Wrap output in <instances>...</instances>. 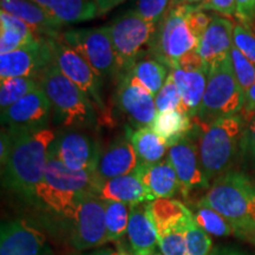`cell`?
<instances>
[{"label":"cell","mask_w":255,"mask_h":255,"mask_svg":"<svg viewBox=\"0 0 255 255\" xmlns=\"http://www.w3.org/2000/svg\"><path fill=\"white\" fill-rule=\"evenodd\" d=\"M240 116L245 122H250L255 116V84L245 94V102Z\"/></svg>","instance_id":"7bdbcfd3"},{"label":"cell","mask_w":255,"mask_h":255,"mask_svg":"<svg viewBox=\"0 0 255 255\" xmlns=\"http://www.w3.org/2000/svg\"><path fill=\"white\" fill-rule=\"evenodd\" d=\"M237 1V18L240 24L250 28L255 18V0H235Z\"/></svg>","instance_id":"60d3db41"},{"label":"cell","mask_w":255,"mask_h":255,"mask_svg":"<svg viewBox=\"0 0 255 255\" xmlns=\"http://www.w3.org/2000/svg\"><path fill=\"white\" fill-rule=\"evenodd\" d=\"M116 58V78H123L138 62L154 36L156 25L143 19L133 9L108 25Z\"/></svg>","instance_id":"52a82bcc"},{"label":"cell","mask_w":255,"mask_h":255,"mask_svg":"<svg viewBox=\"0 0 255 255\" xmlns=\"http://www.w3.org/2000/svg\"><path fill=\"white\" fill-rule=\"evenodd\" d=\"M117 252H119V254L117 255H133L131 253V251H130V248H126L124 246H122V244H120L119 248H117Z\"/></svg>","instance_id":"f907efd6"},{"label":"cell","mask_w":255,"mask_h":255,"mask_svg":"<svg viewBox=\"0 0 255 255\" xmlns=\"http://www.w3.org/2000/svg\"><path fill=\"white\" fill-rule=\"evenodd\" d=\"M101 182L95 170H71L50 150L45 173L34 191L33 201L49 212L70 220L82 196L96 194Z\"/></svg>","instance_id":"7a4b0ae2"},{"label":"cell","mask_w":255,"mask_h":255,"mask_svg":"<svg viewBox=\"0 0 255 255\" xmlns=\"http://www.w3.org/2000/svg\"><path fill=\"white\" fill-rule=\"evenodd\" d=\"M0 138H1L0 139V163H1V168H2L6 164V162H7L9 151H11V146H12L11 133H9L7 129L2 128Z\"/></svg>","instance_id":"f6af8a7d"},{"label":"cell","mask_w":255,"mask_h":255,"mask_svg":"<svg viewBox=\"0 0 255 255\" xmlns=\"http://www.w3.org/2000/svg\"><path fill=\"white\" fill-rule=\"evenodd\" d=\"M72 222L70 242L75 251L84 252L107 244L104 200L96 194H85L78 201Z\"/></svg>","instance_id":"7c38bea8"},{"label":"cell","mask_w":255,"mask_h":255,"mask_svg":"<svg viewBox=\"0 0 255 255\" xmlns=\"http://www.w3.org/2000/svg\"><path fill=\"white\" fill-rule=\"evenodd\" d=\"M253 30H254V33H255V18H254V21H253Z\"/></svg>","instance_id":"f5cc1de1"},{"label":"cell","mask_w":255,"mask_h":255,"mask_svg":"<svg viewBox=\"0 0 255 255\" xmlns=\"http://www.w3.org/2000/svg\"><path fill=\"white\" fill-rule=\"evenodd\" d=\"M155 104L157 113H167V111H181L187 114L186 108L182 103L180 91L175 84L173 76L169 73L167 81L161 88V90L155 96ZM188 115V114H187Z\"/></svg>","instance_id":"836d02e7"},{"label":"cell","mask_w":255,"mask_h":255,"mask_svg":"<svg viewBox=\"0 0 255 255\" xmlns=\"http://www.w3.org/2000/svg\"><path fill=\"white\" fill-rule=\"evenodd\" d=\"M52 51L53 64L64 76L75 83L95 105L96 110H100L102 119L109 117L102 95L101 77L81 56L65 44L60 37L47 38Z\"/></svg>","instance_id":"8fae6325"},{"label":"cell","mask_w":255,"mask_h":255,"mask_svg":"<svg viewBox=\"0 0 255 255\" xmlns=\"http://www.w3.org/2000/svg\"><path fill=\"white\" fill-rule=\"evenodd\" d=\"M233 45L255 65V33L241 24L234 25Z\"/></svg>","instance_id":"74e56055"},{"label":"cell","mask_w":255,"mask_h":255,"mask_svg":"<svg viewBox=\"0 0 255 255\" xmlns=\"http://www.w3.org/2000/svg\"><path fill=\"white\" fill-rule=\"evenodd\" d=\"M0 5L1 11L14 15L27 24L36 37H59L58 32L63 24L32 0H0Z\"/></svg>","instance_id":"7402d4cb"},{"label":"cell","mask_w":255,"mask_h":255,"mask_svg":"<svg viewBox=\"0 0 255 255\" xmlns=\"http://www.w3.org/2000/svg\"><path fill=\"white\" fill-rule=\"evenodd\" d=\"M214 17L215 15H209L206 11L199 9L196 7V5H189L186 17L187 24L190 28L191 33L199 39V41Z\"/></svg>","instance_id":"f35d334b"},{"label":"cell","mask_w":255,"mask_h":255,"mask_svg":"<svg viewBox=\"0 0 255 255\" xmlns=\"http://www.w3.org/2000/svg\"><path fill=\"white\" fill-rule=\"evenodd\" d=\"M174 68L186 70V71H194V70H203V69L209 70L206 66V64L203 63V60L201 59V57L199 56V53H197L196 50L190 51V52H188L187 55H184L182 58L178 59V62L176 63V65H175Z\"/></svg>","instance_id":"b9f144b4"},{"label":"cell","mask_w":255,"mask_h":255,"mask_svg":"<svg viewBox=\"0 0 255 255\" xmlns=\"http://www.w3.org/2000/svg\"><path fill=\"white\" fill-rule=\"evenodd\" d=\"M202 0H170V7L174 6H181V5H197Z\"/></svg>","instance_id":"681fc988"},{"label":"cell","mask_w":255,"mask_h":255,"mask_svg":"<svg viewBox=\"0 0 255 255\" xmlns=\"http://www.w3.org/2000/svg\"><path fill=\"white\" fill-rule=\"evenodd\" d=\"M244 122L240 115L220 119L206 127L194 122L191 130L196 137L201 164L210 184L231 171L239 149L242 148Z\"/></svg>","instance_id":"3957f363"},{"label":"cell","mask_w":255,"mask_h":255,"mask_svg":"<svg viewBox=\"0 0 255 255\" xmlns=\"http://www.w3.org/2000/svg\"><path fill=\"white\" fill-rule=\"evenodd\" d=\"M96 195L104 201H115L129 206L150 202L144 186L135 173L102 181Z\"/></svg>","instance_id":"cb8c5ba5"},{"label":"cell","mask_w":255,"mask_h":255,"mask_svg":"<svg viewBox=\"0 0 255 255\" xmlns=\"http://www.w3.org/2000/svg\"><path fill=\"white\" fill-rule=\"evenodd\" d=\"M115 101L133 129L150 127L157 115L155 97L130 72L119 81Z\"/></svg>","instance_id":"5bb4252c"},{"label":"cell","mask_w":255,"mask_h":255,"mask_svg":"<svg viewBox=\"0 0 255 255\" xmlns=\"http://www.w3.org/2000/svg\"><path fill=\"white\" fill-rule=\"evenodd\" d=\"M208 71L209 70L207 69L194 71H186L177 68L170 69L171 76L182 98V103L191 120L195 119L202 104L208 82Z\"/></svg>","instance_id":"d4e9b609"},{"label":"cell","mask_w":255,"mask_h":255,"mask_svg":"<svg viewBox=\"0 0 255 255\" xmlns=\"http://www.w3.org/2000/svg\"><path fill=\"white\" fill-rule=\"evenodd\" d=\"M242 148L255 157V116L248 122L242 137Z\"/></svg>","instance_id":"ee69618b"},{"label":"cell","mask_w":255,"mask_h":255,"mask_svg":"<svg viewBox=\"0 0 255 255\" xmlns=\"http://www.w3.org/2000/svg\"><path fill=\"white\" fill-rule=\"evenodd\" d=\"M60 38L75 50L101 78L116 77V58L109 26L71 28L63 32Z\"/></svg>","instance_id":"30bf717a"},{"label":"cell","mask_w":255,"mask_h":255,"mask_svg":"<svg viewBox=\"0 0 255 255\" xmlns=\"http://www.w3.org/2000/svg\"><path fill=\"white\" fill-rule=\"evenodd\" d=\"M167 159L177 175L183 196H188L191 190L210 187L201 164L196 137L193 130L187 137L169 148Z\"/></svg>","instance_id":"9a60e30c"},{"label":"cell","mask_w":255,"mask_h":255,"mask_svg":"<svg viewBox=\"0 0 255 255\" xmlns=\"http://www.w3.org/2000/svg\"><path fill=\"white\" fill-rule=\"evenodd\" d=\"M168 66L158 62L155 58L141 59L135 64L130 73L142 87H144L150 94L154 96L161 90L163 84L167 81L169 73Z\"/></svg>","instance_id":"f546056e"},{"label":"cell","mask_w":255,"mask_h":255,"mask_svg":"<svg viewBox=\"0 0 255 255\" xmlns=\"http://www.w3.org/2000/svg\"><path fill=\"white\" fill-rule=\"evenodd\" d=\"M170 7V0H136L135 7L137 12L144 20L157 25L163 15Z\"/></svg>","instance_id":"8d00e7d4"},{"label":"cell","mask_w":255,"mask_h":255,"mask_svg":"<svg viewBox=\"0 0 255 255\" xmlns=\"http://www.w3.org/2000/svg\"><path fill=\"white\" fill-rule=\"evenodd\" d=\"M233 32L234 24L227 18L215 15L212 23L207 27L197 45V53L210 68L231 55L233 46Z\"/></svg>","instance_id":"ffe728a7"},{"label":"cell","mask_w":255,"mask_h":255,"mask_svg":"<svg viewBox=\"0 0 255 255\" xmlns=\"http://www.w3.org/2000/svg\"><path fill=\"white\" fill-rule=\"evenodd\" d=\"M92 1L95 2L96 7H97L98 15H101L108 13V12L117 7L126 0H92Z\"/></svg>","instance_id":"bcb514c9"},{"label":"cell","mask_w":255,"mask_h":255,"mask_svg":"<svg viewBox=\"0 0 255 255\" xmlns=\"http://www.w3.org/2000/svg\"><path fill=\"white\" fill-rule=\"evenodd\" d=\"M193 213L194 220L203 231L209 235L223 238L231 237L232 234H237L233 226L215 209L210 208L205 202L199 201L194 209H190Z\"/></svg>","instance_id":"4dcf8cb0"},{"label":"cell","mask_w":255,"mask_h":255,"mask_svg":"<svg viewBox=\"0 0 255 255\" xmlns=\"http://www.w3.org/2000/svg\"><path fill=\"white\" fill-rule=\"evenodd\" d=\"M133 173L144 186L150 202L158 199H173L181 193L177 175L167 158L154 164L139 163Z\"/></svg>","instance_id":"44dd1931"},{"label":"cell","mask_w":255,"mask_h":255,"mask_svg":"<svg viewBox=\"0 0 255 255\" xmlns=\"http://www.w3.org/2000/svg\"><path fill=\"white\" fill-rule=\"evenodd\" d=\"M213 242L209 234L193 219L186 234V255H210Z\"/></svg>","instance_id":"d590c367"},{"label":"cell","mask_w":255,"mask_h":255,"mask_svg":"<svg viewBox=\"0 0 255 255\" xmlns=\"http://www.w3.org/2000/svg\"><path fill=\"white\" fill-rule=\"evenodd\" d=\"M37 39L23 20L0 11V55L18 50Z\"/></svg>","instance_id":"83f0119b"},{"label":"cell","mask_w":255,"mask_h":255,"mask_svg":"<svg viewBox=\"0 0 255 255\" xmlns=\"http://www.w3.org/2000/svg\"><path fill=\"white\" fill-rule=\"evenodd\" d=\"M126 136L131 143L139 163L154 164L163 161L168 155L169 146L150 127L133 129L126 128Z\"/></svg>","instance_id":"484cf974"},{"label":"cell","mask_w":255,"mask_h":255,"mask_svg":"<svg viewBox=\"0 0 255 255\" xmlns=\"http://www.w3.org/2000/svg\"><path fill=\"white\" fill-rule=\"evenodd\" d=\"M210 255H247V254L242 253V252L238 250H234V248L220 247V248H215V250L210 253Z\"/></svg>","instance_id":"7dc6e473"},{"label":"cell","mask_w":255,"mask_h":255,"mask_svg":"<svg viewBox=\"0 0 255 255\" xmlns=\"http://www.w3.org/2000/svg\"><path fill=\"white\" fill-rule=\"evenodd\" d=\"M0 255H52V250L40 229L18 219L1 225Z\"/></svg>","instance_id":"e0dca14e"},{"label":"cell","mask_w":255,"mask_h":255,"mask_svg":"<svg viewBox=\"0 0 255 255\" xmlns=\"http://www.w3.org/2000/svg\"><path fill=\"white\" fill-rule=\"evenodd\" d=\"M162 255H186V234L194 216L181 201L158 199L149 202Z\"/></svg>","instance_id":"9c48e42d"},{"label":"cell","mask_w":255,"mask_h":255,"mask_svg":"<svg viewBox=\"0 0 255 255\" xmlns=\"http://www.w3.org/2000/svg\"><path fill=\"white\" fill-rule=\"evenodd\" d=\"M51 104L40 87L1 111L2 128L11 130H36L47 127Z\"/></svg>","instance_id":"ac0fdd59"},{"label":"cell","mask_w":255,"mask_h":255,"mask_svg":"<svg viewBox=\"0 0 255 255\" xmlns=\"http://www.w3.org/2000/svg\"><path fill=\"white\" fill-rule=\"evenodd\" d=\"M233 226L239 235L255 232V183L240 171H228L210 184L201 199Z\"/></svg>","instance_id":"277c9868"},{"label":"cell","mask_w":255,"mask_h":255,"mask_svg":"<svg viewBox=\"0 0 255 255\" xmlns=\"http://www.w3.org/2000/svg\"><path fill=\"white\" fill-rule=\"evenodd\" d=\"M196 7L202 11H213L223 15L232 17L237 14V1L235 0H202Z\"/></svg>","instance_id":"ab89813d"},{"label":"cell","mask_w":255,"mask_h":255,"mask_svg":"<svg viewBox=\"0 0 255 255\" xmlns=\"http://www.w3.org/2000/svg\"><path fill=\"white\" fill-rule=\"evenodd\" d=\"M105 225L109 242H119L127 234L130 220V206L115 201H104Z\"/></svg>","instance_id":"1f68e13d"},{"label":"cell","mask_w":255,"mask_h":255,"mask_svg":"<svg viewBox=\"0 0 255 255\" xmlns=\"http://www.w3.org/2000/svg\"><path fill=\"white\" fill-rule=\"evenodd\" d=\"M102 149L100 144L79 130H66L56 136L51 152L69 169L75 171L96 170Z\"/></svg>","instance_id":"4fadbf2b"},{"label":"cell","mask_w":255,"mask_h":255,"mask_svg":"<svg viewBox=\"0 0 255 255\" xmlns=\"http://www.w3.org/2000/svg\"><path fill=\"white\" fill-rule=\"evenodd\" d=\"M34 78L49 100L55 121L59 126L79 128L95 122V105L55 64H50Z\"/></svg>","instance_id":"5b68a950"},{"label":"cell","mask_w":255,"mask_h":255,"mask_svg":"<svg viewBox=\"0 0 255 255\" xmlns=\"http://www.w3.org/2000/svg\"><path fill=\"white\" fill-rule=\"evenodd\" d=\"M231 62L235 78H237L242 91L246 94L255 84V65L242 55L234 45L232 46L231 50Z\"/></svg>","instance_id":"e575fe53"},{"label":"cell","mask_w":255,"mask_h":255,"mask_svg":"<svg viewBox=\"0 0 255 255\" xmlns=\"http://www.w3.org/2000/svg\"><path fill=\"white\" fill-rule=\"evenodd\" d=\"M154 255H162V254H154Z\"/></svg>","instance_id":"db71d44e"},{"label":"cell","mask_w":255,"mask_h":255,"mask_svg":"<svg viewBox=\"0 0 255 255\" xmlns=\"http://www.w3.org/2000/svg\"><path fill=\"white\" fill-rule=\"evenodd\" d=\"M189 5L169 7L167 13L156 25L149 44V55L168 68L173 69L178 59L190 51L196 50L199 39L191 33L187 24Z\"/></svg>","instance_id":"ba28073f"},{"label":"cell","mask_w":255,"mask_h":255,"mask_svg":"<svg viewBox=\"0 0 255 255\" xmlns=\"http://www.w3.org/2000/svg\"><path fill=\"white\" fill-rule=\"evenodd\" d=\"M138 164L135 149L124 135L115 138L101 151L95 171L101 181H107L133 173Z\"/></svg>","instance_id":"d6986e66"},{"label":"cell","mask_w":255,"mask_h":255,"mask_svg":"<svg viewBox=\"0 0 255 255\" xmlns=\"http://www.w3.org/2000/svg\"><path fill=\"white\" fill-rule=\"evenodd\" d=\"M39 88L34 77H12L0 79V108L1 111Z\"/></svg>","instance_id":"d6a6232c"},{"label":"cell","mask_w":255,"mask_h":255,"mask_svg":"<svg viewBox=\"0 0 255 255\" xmlns=\"http://www.w3.org/2000/svg\"><path fill=\"white\" fill-rule=\"evenodd\" d=\"M6 129V128H5ZM12 146L7 162L1 168L2 186L27 200H33L49 162L56 135L49 128L11 130Z\"/></svg>","instance_id":"6da1fadb"},{"label":"cell","mask_w":255,"mask_h":255,"mask_svg":"<svg viewBox=\"0 0 255 255\" xmlns=\"http://www.w3.org/2000/svg\"><path fill=\"white\" fill-rule=\"evenodd\" d=\"M150 128L169 148L189 135L193 129L191 119L181 111L157 113Z\"/></svg>","instance_id":"f1b7e54d"},{"label":"cell","mask_w":255,"mask_h":255,"mask_svg":"<svg viewBox=\"0 0 255 255\" xmlns=\"http://www.w3.org/2000/svg\"><path fill=\"white\" fill-rule=\"evenodd\" d=\"M245 102V92L235 78L231 55L210 66L208 82L199 113L194 122L206 127L225 117L240 115Z\"/></svg>","instance_id":"8992f818"},{"label":"cell","mask_w":255,"mask_h":255,"mask_svg":"<svg viewBox=\"0 0 255 255\" xmlns=\"http://www.w3.org/2000/svg\"><path fill=\"white\" fill-rule=\"evenodd\" d=\"M128 242L133 255H154L158 246L157 232L151 220L149 202L130 206Z\"/></svg>","instance_id":"603a6c76"},{"label":"cell","mask_w":255,"mask_h":255,"mask_svg":"<svg viewBox=\"0 0 255 255\" xmlns=\"http://www.w3.org/2000/svg\"><path fill=\"white\" fill-rule=\"evenodd\" d=\"M52 63L49 40L47 38L37 37L26 46L0 55V79L36 77Z\"/></svg>","instance_id":"2e32d148"},{"label":"cell","mask_w":255,"mask_h":255,"mask_svg":"<svg viewBox=\"0 0 255 255\" xmlns=\"http://www.w3.org/2000/svg\"><path fill=\"white\" fill-rule=\"evenodd\" d=\"M63 25L94 19L97 7L92 0H32Z\"/></svg>","instance_id":"4316f807"},{"label":"cell","mask_w":255,"mask_h":255,"mask_svg":"<svg viewBox=\"0 0 255 255\" xmlns=\"http://www.w3.org/2000/svg\"><path fill=\"white\" fill-rule=\"evenodd\" d=\"M119 252L111 247H105V248H98V250H95L92 252H89V253H83L81 255H117Z\"/></svg>","instance_id":"c3c4849f"},{"label":"cell","mask_w":255,"mask_h":255,"mask_svg":"<svg viewBox=\"0 0 255 255\" xmlns=\"http://www.w3.org/2000/svg\"><path fill=\"white\" fill-rule=\"evenodd\" d=\"M248 237H250V238H251V240H252V241H253V242H254V244H255V232H253V233H252V234H250V235H248Z\"/></svg>","instance_id":"816d5d0a"}]
</instances>
